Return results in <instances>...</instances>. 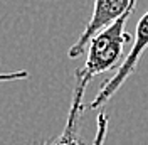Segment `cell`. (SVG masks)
Returning a JSON list of instances; mask_svg holds the SVG:
<instances>
[{"label": "cell", "mask_w": 148, "mask_h": 145, "mask_svg": "<svg viewBox=\"0 0 148 145\" xmlns=\"http://www.w3.org/2000/svg\"><path fill=\"white\" fill-rule=\"evenodd\" d=\"M88 84L81 79L79 74H76V84H74L73 91V100H71V108H69V115L66 120V127L62 133L59 137L52 138V145H84L79 137H77V120L83 115V98L86 93Z\"/></svg>", "instance_id": "cell-3"}, {"label": "cell", "mask_w": 148, "mask_h": 145, "mask_svg": "<svg viewBox=\"0 0 148 145\" xmlns=\"http://www.w3.org/2000/svg\"><path fill=\"white\" fill-rule=\"evenodd\" d=\"M133 10L135 7H131L121 19H118L110 27L103 29L91 39L86 49V63L83 68L76 69V74H79L86 84H89L94 76L108 72L111 69H118L121 66L125 44L131 41V36L125 29Z\"/></svg>", "instance_id": "cell-1"}, {"label": "cell", "mask_w": 148, "mask_h": 145, "mask_svg": "<svg viewBox=\"0 0 148 145\" xmlns=\"http://www.w3.org/2000/svg\"><path fill=\"white\" fill-rule=\"evenodd\" d=\"M131 7H136V0H94L91 19L83 29L77 41L71 46L67 56L71 59H77L86 54V49L91 42V39L103 29L110 27L118 19H121Z\"/></svg>", "instance_id": "cell-2"}, {"label": "cell", "mask_w": 148, "mask_h": 145, "mask_svg": "<svg viewBox=\"0 0 148 145\" xmlns=\"http://www.w3.org/2000/svg\"><path fill=\"white\" fill-rule=\"evenodd\" d=\"M29 72L25 69H18V71H10V72H0V83H10V81H20V79H27Z\"/></svg>", "instance_id": "cell-5"}, {"label": "cell", "mask_w": 148, "mask_h": 145, "mask_svg": "<svg viewBox=\"0 0 148 145\" xmlns=\"http://www.w3.org/2000/svg\"><path fill=\"white\" fill-rule=\"evenodd\" d=\"M29 145H52V138H40V140H34Z\"/></svg>", "instance_id": "cell-6"}, {"label": "cell", "mask_w": 148, "mask_h": 145, "mask_svg": "<svg viewBox=\"0 0 148 145\" xmlns=\"http://www.w3.org/2000/svg\"><path fill=\"white\" fill-rule=\"evenodd\" d=\"M108 115L106 113H99L98 115V130H96V137H94V145H104V138H106V130H108Z\"/></svg>", "instance_id": "cell-4"}]
</instances>
